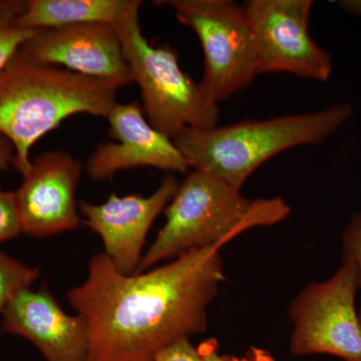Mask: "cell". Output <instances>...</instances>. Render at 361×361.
<instances>
[{"mask_svg": "<svg viewBox=\"0 0 361 361\" xmlns=\"http://www.w3.org/2000/svg\"><path fill=\"white\" fill-rule=\"evenodd\" d=\"M224 246L132 275L118 272L104 252L92 256L84 283L68 292L89 326L85 361H153L161 349L205 332L209 305L225 281Z\"/></svg>", "mask_w": 361, "mask_h": 361, "instance_id": "1", "label": "cell"}, {"mask_svg": "<svg viewBox=\"0 0 361 361\" xmlns=\"http://www.w3.org/2000/svg\"><path fill=\"white\" fill-rule=\"evenodd\" d=\"M116 90L18 52L0 71V135L13 146V167L25 175L32 166L33 146L66 118L78 114L106 118L116 104Z\"/></svg>", "mask_w": 361, "mask_h": 361, "instance_id": "2", "label": "cell"}, {"mask_svg": "<svg viewBox=\"0 0 361 361\" xmlns=\"http://www.w3.org/2000/svg\"><path fill=\"white\" fill-rule=\"evenodd\" d=\"M164 212L165 224L142 255L137 273L195 249L226 245L252 228L277 224L290 214V207L280 197L247 198L241 190L193 170Z\"/></svg>", "mask_w": 361, "mask_h": 361, "instance_id": "3", "label": "cell"}, {"mask_svg": "<svg viewBox=\"0 0 361 361\" xmlns=\"http://www.w3.org/2000/svg\"><path fill=\"white\" fill-rule=\"evenodd\" d=\"M351 115L350 104H339L302 115L185 129L172 140L190 168L241 190L266 161L294 147L324 142Z\"/></svg>", "mask_w": 361, "mask_h": 361, "instance_id": "4", "label": "cell"}, {"mask_svg": "<svg viewBox=\"0 0 361 361\" xmlns=\"http://www.w3.org/2000/svg\"><path fill=\"white\" fill-rule=\"evenodd\" d=\"M141 6L116 23L134 82L141 89L149 123L173 139L185 129H210L219 121V104L180 68L170 44H149L139 20Z\"/></svg>", "mask_w": 361, "mask_h": 361, "instance_id": "5", "label": "cell"}, {"mask_svg": "<svg viewBox=\"0 0 361 361\" xmlns=\"http://www.w3.org/2000/svg\"><path fill=\"white\" fill-rule=\"evenodd\" d=\"M159 2L171 7L178 21L200 40L205 59L201 85L214 103L219 104L251 85L258 73L244 6L232 0Z\"/></svg>", "mask_w": 361, "mask_h": 361, "instance_id": "6", "label": "cell"}, {"mask_svg": "<svg viewBox=\"0 0 361 361\" xmlns=\"http://www.w3.org/2000/svg\"><path fill=\"white\" fill-rule=\"evenodd\" d=\"M358 293L357 270L349 261H343L326 280L306 285L289 306L292 355H327L361 361Z\"/></svg>", "mask_w": 361, "mask_h": 361, "instance_id": "7", "label": "cell"}, {"mask_svg": "<svg viewBox=\"0 0 361 361\" xmlns=\"http://www.w3.org/2000/svg\"><path fill=\"white\" fill-rule=\"evenodd\" d=\"M250 26L256 70L287 73L326 82L334 68L329 52L310 32L311 0H249L243 4Z\"/></svg>", "mask_w": 361, "mask_h": 361, "instance_id": "8", "label": "cell"}, {"mask_svg": "<svg viewBox=\"0 0 361 361\" xmlns=\"http://www.w3.org/2000/svg\"><path fill=\"white\" fill-rule=\"evenodd\" d=\"M18 54L102 80L116 90L134 82L115 25L82 23L39 30Z\"/></svg>", "mask_w": 361, "mask_h": 361, "instance_id": "9", "label": "cell"}, {"mask_svg": "<svg viewBox=\"0 0 361 361\" xmlns=\"http://www.w3.org/2000/svg\"><path fill=\"white\" fill-rule=\"evenodd\" d=\"M82 164L54 149L37 156L13 191L23 233L35 238L73 231L80 224L77 190Z\"/></svg>", "mask_w": 361, "mask_h": 361, "instance_id": "10", "label": "cell"}, {"mask_svg": "<svg viewBox=\"0 0 361 361\" xmlns=\"http://www.w3.org/2000/svg\"><path fill=\"white\" fill-rule=\"evenodd\" d=\"M178 186L177 180L169 175L149 196L111 194L102 204H78L85 225L101 237L104 255L118 272L137 273L149 229L172 200Z\"/></svg>", "mask_w": 361, "mask_h": 361, "instance_id": "11", "label": "cell"}, {"mask_svg": "<svg viewBox=\"0 0 361 361\" xmlns=\"http://www.w3.org/2000/svg\"><path fill=\"white\" fill-rule=\"evenodd\" d=\"M109 134L116 142L99 145L85 165L90 179L101 182L123 170L151 167L187 173L190 166L174 142L156 130L137 102L116 103L106 116Z\"/></svg>", "mask_w": 361, "mask_h": 361, "instance_id": "12", "label": "cell"}, {"mask_svg": "<svg viewBox=\"0 0 361 361\" xmlns=\"http://www.w3.org/2000/svg\"><path fill=\"white\" fill-rule=\"evenodd\" d=\"M2 332L23 337L45 361H85L90 330L82 316L68 314L47 287L23 289L1 313Z\"/></svg>", "mask_w": 361, "mask_h": 361, "instance_id": "13", "label": "cell"}, {"mask_svg": "<svg viewBox=\"0 0 361 361\" xmlns=\"http://www.w3.org/2000/svg\"><path fill=\"white\" fill-rule=\"evenodd\" d=\"M139 0H28L16 23L30 30H47L82 23L116 25Z\"/></svg>", "mask_w": 361, "mask_h": 361, "instance_id": "14", "label": "cell"}, {"mask_svg": "<svg viewBox=\"0 0 361 361\" xmlns=\"http://www.w3.org/2000/svg\"><path fill=\"white\" fill-rule=\"evenodd\" d=\"M25 6V1L23 0L0 2V71L16 58L21 47L37 32L16 23V18Z\"/></svg>", "mask_w": 361, "mask_h": 361, "instance_id": "15", "label": "cell"}, {"mask_svg": "<svg viewBox=\"0 0 361 361\" xmlns=\"http://www.w3.org/2000/svg\"><path fill=\"white\" fill-rule=\"evenodd\" d=\"M40 274L30 267L0 250V314L18 292L32 287Z\"/></svg>", "mask_w": 361, "mask_h": 361, "instance_id": "16", "label": "cell"}, {"mask_svg": "<svg viewBox=\"0 0 361 361\" xmlns=\"http://www.w3.org/2000/svg\"><path fill=\"white\" fill-rule=\"evenodd\" d=\"M23 233L13 191L0 190V244Z\"/></svg>", "mask_w": 361, "mask_h": 361, "instance_id": "17", "label": "cell"}, {"mask_svg": "<svg viewBox=\"0 0 361 361\" xmlns=\"http://www.w3.org/2000/svg\"><path fill=\"white\" fill-rule=\"evenodd\" d=\"M343 261H349L355 266L360 278V304L358 308L361 319V212L353 216V219L342 237Z\"/></svg>", "mask_w": 361, "mask_h": 361, "instance_id": "18", "label": "cell"}, {"mask_svg": "<svg viewBox=\"0 0 361 361\" xmlns=\"http://www.w3.org/2000/svg\"><path fill=\"white\" fill-rule=\"evenodd\" d=\"M153 361H202L197 348L189 338L171 344L157 353Z\"/></svg>", "mask_w": 361, "mask_h": 361, "instance_id": "19", "label": "cell"}, {"mask_svg": "<svg viewBox=\"0 0 361 361\" xmlns=\"http://www.w3.org/2000/svg\"><path fill=\"white\" fill-rule=\"evenodd\" d=\"M197 350H198L202 361H246L245 357L239 358L236 356L221 355L219 343L214 337L202 341L197 346Z\"/></svg>", "mask_w": 361, "mask_h": 361, "instance_id": "20", "label": "cell"}, {"mask_svg": "<svg viewBox=\"0 0 361 361\" xmlns=\"http://www.w3.org/2000/svg\"><path fill=\"white\" fill-rule=\"evenodd\" d=\"M14 151L11 142L0 135V172L13 165Z\"/></svg>", "mask_w": 361, "mask_h": 361, "instance_id": "21", "label": "cell"}, {"mask_svg": "<svg viewBox=\"0 0 361 361\" xmlns=\"http://www.w3.org/2000/svg\"><path fill=\"white\" fill-rule=\"evenodd\" d=\"M245 360L246 361H276L265 349L253 348V346L247 350Z\"/></svg>", "mask_w": 361, "mask_h": 361, "instance_id": "22", "label": "cell"}, {"mask_svg": "<svg viewBox=\"0 0 361 361\" xmlns=\"http://www.w3.org/2000/svg\"><path fill=\"white\" fill-rule=\"evenodd\" d=\"M341 6L350 13L361 14V1H343Z\"/></svg>", "mask_w": 361, "mask_h": 361, "instance_id": "23", "label": "cell"}, {"mask_svg": "<svg viewBox=\"0 0 361 361\" xmlns=\"http://www.w3.org/2000/svg\"><path fill=\"white\" fill-rule=\"evenodd\" d=\"M0 2H1V0H0Z\"/></svg>", "mask_w": 361, "mask_h": 361, "instance_id": "24", "label": "cell"}]
</instances>
